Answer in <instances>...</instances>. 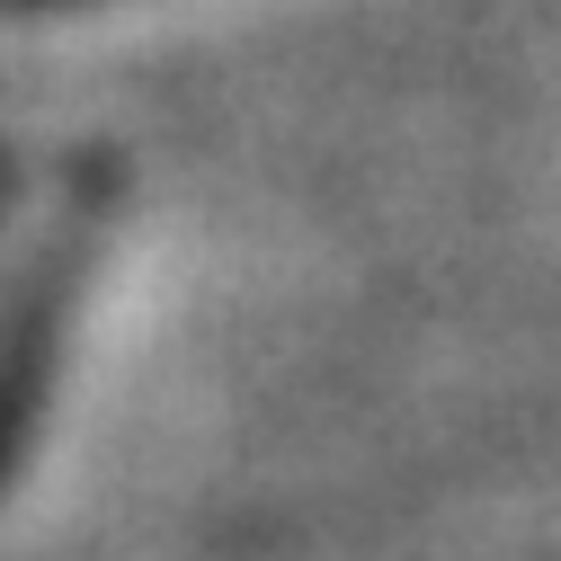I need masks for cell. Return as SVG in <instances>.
I'll list each match as a JSON object with an SVG mask.
<instances>
[{
    "instance_id": "1",
    "label": "cell",
    "mask_w": 561,
    "mask_h": 561,
    "mask_svg": "<svg viewBox=\"0 0 561 561\" xmlns=\"http://www.w3.org/2000/svg\"><path fill=\"white\" fill-rule=\"evenodd\" d=\"M10 10H62V0H10Z\"/></svg>"
}]
</instances>
